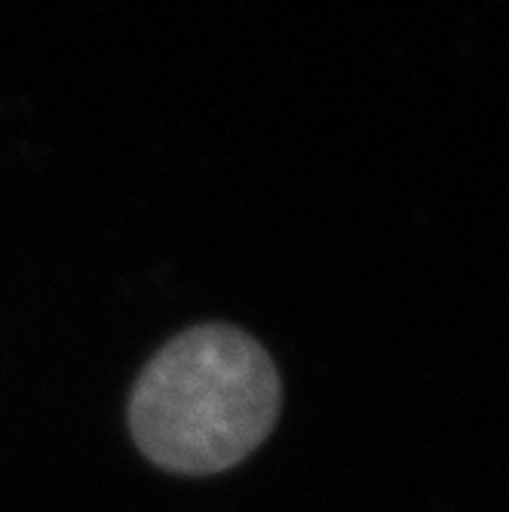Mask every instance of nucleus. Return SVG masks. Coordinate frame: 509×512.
<instances>
[{
  "mask_svg": "<svg viewBox=\"0 0 509 512\" xmlns=\"http://www.w3.org/2000/svg\"><path fill=\"white\" fill-rule=\"evenodd\" d=\"M283 381L243 329L203 322L166 341L129 396V430L154 467L215 476L243 463L280 421Z\"/></svg>",
  "mask_w": 509,
  "mask_h": 512,
  "instance_id": "f257e3e1",
  "label": "nucleus"
}]
</instances>
